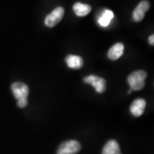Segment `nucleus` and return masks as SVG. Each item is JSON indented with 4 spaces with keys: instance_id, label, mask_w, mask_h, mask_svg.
I'll use <instances>...</instances> for the list:
<instances>
[{
    "instance_id": "f257e3e1",
    "label": "nucleus",
    "mask_w": 154,
    "mask_h": 154,
    "mask_svg": "<svg viewBox=\"0 0 154 154\" xmlns=\"http://www.w3.org/2000/svg\"><path fill=\"white\" fill-rule=\"evenodd\" d=\"M11 91L15 99L17 100V106L19 108H24L28 104L27 97L29 88L26 84L22 82H15L11 86Z\"/></svg>"
},
{
    "instance_id": "f03ea898",
    "label": "nucleus",
    "mask_w": 154,
    "mask_h": 154,
    "mask_svg": "<svg viewBox=\"0 0 154 154\" xmlns=\"http://www.w3.org/2000/svg\"><path fill=\"white\" fill-rule=\"evenodd\" d=\"M147 73L143 70H138L132 72L128 77V83L131 89L134 91H140L145 86V80Z\"/></svg>"
},
{
    "instance_id": "7ed1b4c3",
    "label": "nucleus",
    "mask_w": 154,
    "mask_h": 154,
    "mask_svg": "<svg viewBox=\"0 0 154 154\" xmlns=\"http://www.w3.org/2000/svg\"><path fill=\"white\" fill-rule=\"evenodd\" d=\"M81 149L82 146L79 141L74 140H67L59 146L57 154H76Z\"/></svg>"
},
{
    "instance_id": "20e7f679",
    "label": "nucleus",
    "mask_w": 154,
    "mask_h": 154,
    "mask_svg": "<svg viewBox=\"0 0 154 154\" xmlns=\"http://www.w3.org/2000/svg\"><path fill=\"white\" fill-rule=\"evenodd\" d=\"M64 15V9L61 7L55 8L46 17L44 23L48 27H54L61 21Z\"/></svg>"
},
{
    "instance_id": "39448f33",
    "label": "nucleus",
    "mask_w": 154,
    "mask_h": 154,
    "mask_svg": "<svg viewBox=\"0 0 154 154\" xmlns=\"http://www.w3.org/2000/svg\"><path fill=\"white\" fill-rule=\"evenodd\" d=\"M84 82L88 84H91L95 88L96 92L102 94L106 91V81L101 77L95 76V75H90L84 79Z\"/></svg>"
},
{
    "instance_id": "423d86ee",
    "label": "nucleus",
    "mask_w": 154,
    "mask_h": 154,
    "mask_svg": "<svg viewBox=\"0 0 154 154\" xmlns=\"http://www.w3.org/2000/svg\"><path fill=\"white\" fill-rule=\"evenodd\" d=\"M150 8V4L146 0H143L138 4L133 11V19L135 22H140L144 19L145 13Z\"/></svg>"
},
{
    "instance_id": "0eeeda50",
    "label": "nucleus",
    "mask_w": 154,
    "mask_h": 154,
    "mask_svg": "<svg viewBox=\"0 0 154 154\" xmlns=\"http://www.w3.org/2000/svg\"><path fill=\"white\" fill-rule=\"evenodd\" d=\"M146 106V102L143 99H136L131 105L130 111L134 116L139 117L145 111Z\"/></svg>"
},
{
    "instance_id": "6e6552de",
    "label": "nucleus",
    "mask_w": 154,
    "mask_h": 154,
    "mask_svg": "<svg viewBox=\"0 0 154 154\" xmlns=\"http://www.w3.org/2000/svg\"><path fill=\"white\" fill-rule=\"evenodd\" d=\"M124 51V46L122 43H116L112 46L108 52V57L111 60H117L123 55Z\"/></svg>"
},
{
    "instance_id": "1a4fd4ad",
    "label": "nucleus",
    "mask_w": 154,
    "mask_h": 154,
    "mask_svg": "<svg viewBox=\"0 0 154 154\" xmlns=\"http://www.w3.org/2000/svg\"><path fill=\"white\" fill-rule=\"evenodd\" d=\"M66 62L69 68L74 69H79L84 65L83 59L77 55H68L66 58Z\"/></svg>"
},
{
    "instance_id": "9d476101",
    "label": "nucleus",
    "mask_w": 154,
    "mask_h": 154,
    "mask_svg": "<svg viewBox=\"0 0 154 154\" xmlns=\"http://www.w3.org/2000/svg\"><path fill=\"white\" fill-rule=\"evenodd\" d=\"M120 153V146L115 140H109L102 150V154H119Z\"/></svg>"
},
{
    "instance_id": "9b49d317",
    "label": "nucleus",
    "mask_w": 154,
    "mask_h": 154,
    "mask_svg": "<svg viewBox=\"0 0 154 154\" xmlns=\"http://www.w3.org/2000/svg\"><path fill=\"white\" fill-rule=\"evenodd\" d=\"M73 9L77 16L85 17L91 11V7L86 4L76 2L73 6Z\"/></svg>"
},
{
    "instance_id": "f8f14e48",
    "label": "nucleus",
    "mask_w": 154,
    "mask_h": 154,
    "mask_svg": "<svg viewBox=\"0 0 154 154\" xmlns=\"http://www.w3.org/2000/svg\"><path fill=\"white\" fill-rule=\"evenodd\" d=\"M113 18V12L109 9H105L98 19V22L103 27H106Z\"/></svg>"
},
{
    "instance_id": "ddd939ff",
    "label": "nucleus",
    "mask_w": 154,
    "mask_h": 154,
    "mask_svg": "<svg viewBox=\"0 0 154 154\" xmlns=\"http://www.w3.org/2000/svg\"><path fill=\"white\" fill-rule=\"evenodd\" d=\"M149 44H151V45H153L154 44V35L153 34H152V35L149 36Z\"/></svg>"
},
{
    "instance_id": "4468645a",
    "label": "nucleus",
    "mask_w": 154,
    "mask_h": 154,
    "mask_svg": "<svg viewBox=\"0 0 154 154\" xmlns=\"http://www.w3.org/2000/svg\"><path fill=\"white\" fill-rule=\"evenodd\" d=\"M133 91V90H132V89H131V88H130L129 91H128V94H131V91Z\"/></svg>"
},
{
    "instance_id": "2eb2a0df",
    "label": "nucleus",
    "mask_w": 154,
    "mask_h": 154,
    "mask_svg": "<svg viewBox=\"0 0 154 154\" xmlns=\"http://www.w3.org/2000/svg\"><path fill=\"white\" fill-rule=\"evenodd\" d=\"M119 154H122V153H119Z\"/></svg>"
}]
</instances>
